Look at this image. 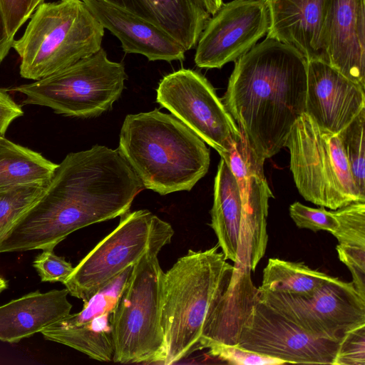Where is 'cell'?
I'll use <instances>...</instances> for the list:
<instances>
[{
    "mask_svg": "<svg viewBox=\"0 0 365 365\" xmlns=\"http://www.w3.org/2000/svg\"><path fill=\"white\" fill-rule=\"evenodd\" d=\"M143 188L118 149L96 145L71 153L0 242V253L53 250L72 232L129 211Z\"/></svg>",
    "mask_w": 365,
    "mask_h": 365,
    "instance_id": "obj_1",
    "label": "cell"
},
{
    "mask_svg": "<svg viewBox=\"0 0 365 365\" xmlns=\"http://www.w3.org/2000/svg\"><path fill=\"white\" fill-rule=\"evenodd\" d=\"M235 62L222 101L265 160L284 147L305 112L307 61L294 47L265 38Z\"/></svg>",
    "mask_w": 365,
    "mask_h": 365,
    "instance_id": "obj_2",
    "label": "cell"
},
{
    "mask_svg": "<svg viewBox=\"0 0 365 365\" xmlns=\"http://www.w3.org/2000/svg\"><path fill=\"white\" fill-rule=\"evenodd\" d=\"M118 150L144 187L161 195L190 190L210 166L205 143L174 115L158 109L126 115Z\"/></svg>",
    "mask_w": 365,
    "mask_h": 365,
    "instance_id": "obj_3",
    "label": "cell"
},
{
    "mask_svg": "<svg viewBox=\"0 0 365 365\" xmlns=\"http://www.w3.org/2000/svg\"><path fill=\"white\" fill-rule=\"evenodd\" d=\"M219 248L217 244L205 250H189L164 273L161 324L165 365L200 349L207 315L227 288L235 269Z\"/></svg>",
    "mask_w": 365,
    "mask_h": 365,
    "instance_id": "obj_4",
    "label": "cell"
},
{
    "mask_svg": "<svg viewBox=\"0 0 365 365\" xmlns=\"http://www.w3.org/2000/svg\"><path fill=\"white\" fill-rule=\"evenodd\" d=\"M103 35L104 28L82 0L43 2L13 43L20 75L37 81L56 73L98 51Z\"/></svg>",
    "mask_w": 365,
    "mask_h": 365,
    "instance_id": "obj_5",
    "label": "cell"
},
{
    "mask_svg": "<svg viewBox=\"0 0 365 365\" xmlns=\"http://www.w3.org/2000/svg\"><path fill=\"white\" fill-rule=\"evenodd\" d=\"M173 235V228L163 233L133 265L112 314L113 361L115 363L163 362L161 311L165 272L158 256Z\"/></svg>",
    "mask_w": 365,
    "mask_h": 365,
    "instance_id": "obj_6",
    "label": "cell"
},
{
    "mask_svg": "<svg viewBox=\"0 0 365 365\" xmlns=\"http://www.w3.org/2000/svg\"><path fill=\"white\" fill-rule=\"evenodd\" d=\"M128 76L123 63L96 53L33 83L7 90L25 96L24 105H36L66 116L91 118L108 110L122 94Z\"/></svg>",
    "mask_w": 365,
    "mask_h": 365,
    "instance_id": "obj_7",
    "label": "cell"
},
{
    "mask_svg": "<svg viewBox=\"0 0 365 365\" xmlns=\"http://www.w3.org/2000/svg\"><path fill=\"white\" fill-rule=\"evenodd\" d=\"M284 147L295 185L306 200L332 210L365 201L354 185L339 135L322 130L306 113L294 125Z\"/></svg>",
    "mask_w": 365,
    "mask_h": 365,
    "instance_id": "obj_8",
    "label": "cell"
},
{
    "mask_svg": "<svg viewBox=\"0 0 365 365\" xmlns=\"http://www.w3.org/2000/svg\"><path fill=\"white\" fill-rule=\"evenodd\" d=\"M171 228L170 223L149 210L128 211L120 215L116 228L80 261L63 284L71 295L86 301L135 264Z\"/></svg>",
    "mask_w": 365,
    "mask_h": 365,
    "instance_id": "obj_9",
    "label": "cell"
},
{
    "mask_svg": "<svg viewBox=\"0 0 365 365\" xmlns=\"http://www.w3.org/2000/svg\"><path fill=\"white\" fill-rule=\"evenodd\" d=\"M259 299L310 335L339 341L343 333L365 324V299L352 282L332 277L312 296L260 290Z\"/></svg>",
    "mask_w": 365,
    "mask_h": 365,
    "instance_id": "obj_10",
    "label": "cell"
},
{
    "mask_svg": "<svg viewBox=\"0 0 365 365\" xmlns=\"http://www.w3.org/2000/svg\"><path fill=\"white\" fill-rule=\"evenodd\" d=\"M156 101L220 155L240 134L237 124L200 73L181 68L165 76Z\"/></svg>",
    "mask_w": 365,
    "mask_h": 365,
    "instance_id": "obj_11",
    "label": "cell"
},
{
    "mask_svg": "<svg viewBox=\"0 0 365 365\" xmlns=\"http://www.w3.org/2000/svg\"><path fill=\"white\" fill-rule=\"evenodd\" d=\"M220 155L237 180L242 201L238 261L235 265L253 272L267 249L269 200L274 197L264 173V160L250 147L241 130L230 148Z\"/></svg>",
    "mask_w": 365,
    "mask_h": 365,
    "instance_id": "obj_12",
    "label": "cell"
},
{
    "mask_svg": "<svg viewBox=\"0 0 365 365\" xmlns=\"http://www.w3.org/2000/svg\"><path fill=\"white\" fill-rule=\"evenodd\" d=\"M270 25L265 0L222 3L209 19L197 43L195 63L202 68H221L236 61L267 35Z\"/></svg>",
    "mask_w": 365,
    "mask_h": 365,
    "instance_id": "obj_13",
    "label": "cell"
},
{
    "mask_svg": "<svg viewBox=\"0 0 365 365\" xmlns=\"http://www.w3.org/2000/svg\"><path fill=\"white\" fill-rule=\"evenodd\" d=\"M365 108L364 89L322 60L307 61L305 112L338 135Z\"/></svg>",
    "mask_w": 365,
    "mask_h": 365,
    "instance_id": "obj_14",
    "label": "cell"
},
{
    "mask_svg": "<svg viewBox=\"0 0 365 365\" xmlns=\"http://www.w3.org/2000/svg\"><path fill=\"white\" fill-rule=\"evenodd\" d=\"M323 61L365 89V0H328Z\"/></svg>",
    "mask_w": 365,
    "mask_h": 365,
    "instance_id": "obj_15",
    "label": "cell"
},
{
    "mask_svg": "<svg viewBox=\"0 0 365 365\" xmlns=\"http://www.w3.org/2000/svg\"><path fill=\"white\" fill-rule=\"evenodd\" d=\"M104 29L116 36L125 53L148 61H183L187 51L158 25L129 11L98 0H82Z\"/></svg>",
    "mask_w": 365,
    "mask_h": 365,
    "instance_id": "obj_16",
    "label": "cell"
},
{
    "mask_svg": "<svg viewBox=\"0 0 365 365\" xmlns=\"http://www.w3.org/2000/svg\"><path fill=\"white\" fill-rule=\"evenodd\" d=\"M270 25L266 38L289 45L307 61H323L322 36L328 0H265Z\"/></svg>",
    "mask_w": 365,
    "mask_h": 365,
    "instance_id": "obj_17",
    "label": "cell"
},
{
    "mask_svg": "<svg viewBox=\"0 0 365 365\" xmlns=\"http://www.w3.org/2000/svg\"><path fill=\"white\" fill-rule=\"evenodd\" d=\"M66 288L33 292L0 306V340L17 343L71 313Z\"/></svg>",
    "mask_w": 365,
    "mask_h": 365,
    "instance_id": "obj_18",
    "label": "cell"
},
{
    "mask_svg": "<svg viewBox=\"0 0 365 365\" xmlns=\"http://www.w3.org/2000/svg\"><path fill=\"white\" fill-rule=\"evenodd\" d=\"M210 214V226L217 238V245L225 257L234 264H237L242 201L237 180L222 158L215 178L214 200Z\"/></svg>",
    "mask_w": 365,
    "mask_h": 365,
    "instance_id": "obj_19",
    "label": "cell"
},
{
    "mask_svg": "<svg viewBox=\"0 0 365 365\" xmlns=\"http://www.w3.org/2000/svg\"><path fill=\"white\" fill-rule=\"evenodd\" d=\"M113 312H106L88 320L63 325L55 322L41 333L47 340L57 342L103 362L113 361L114 344Z\"/></svg>",
    "mask_w": 365,
    "mask_h": 365,
    "instance_id": "obj_20",
    "label": "cell"
},
{
    "mask_svg": "<svg viewBox=\"0 0 365 365\" xmlns=\"http://www.w3.org/2000/svg\"><path fill=\"white\" fill-rule=\"evenodd\" d=\"M158 24L188 51L211 15L194 0H140Z\"/></svg>",
    "mask_w": 365,
    "mask_h": 365,
    "instance_id": "obj_21",
    "label": "cell"
},
{
    "mask_svg": "<svg viewBox=\"0 0 365 365\" xmlns=\"http://www.w3.org/2000/svg\"><path fill=\"white\" fill-rule=\"evenodd\" d=\"M57 166L41 153L0 136V188L48 182Z\"/></svg>",
    "mask_w": 365,
    "mask_h": 365,
    "instance_id": "obj_22",
    "label": "cell"
},
{
    "mask_svg": "<svg viewBox=\"0 0 365 365\" xmlns=\"http://www.w3.org/2000/svg\"><path fill=\"white\" fill-rule=\"evenodd\" d=\"M332 277L303 262L270 258L263 270L259 289L297 297L312 296Z\"/></svg>",
    "mask_w": 365,
    "mask_h": 365,
    "instance_id": "obj_23",
    "label": "cell"
},
{
    "mask_svg": "<svg viewBox=\"0 0 365 365\" xmlns=\"http://www.w3.org/2000/svg\"><path fill=\"white\" fill-rule=\"evenodd\" d=\"M48 182L0 188V242L37 201Z\"/></svg>",
    "mask_w": 365,
    "mask_h": 365,
    "instance_id": "obj_24",
    "label": "cell"
},
{
    "mask_svg": "<svg viewBox=\"0 0 365 365\" xmlns=\"http://www.w3.org/2000/svg\"><path fill=\"white\" fill-rule=\"evenodd\" d=\"M365 108L339 134L354 185L365 198Z\"/></svg>",
    "mask_w": 365,
    "mask_h": 365,
    "instance_id": "obj_25",
    "label": "cell"
},
{
    "mask_svg": "<svg viewBox=\"0 0 365 365\" xmlns=\"http://www.w3.org/2000/svg\"><path fill=\"white\" fill-rule=\"evenodd\" d=\"M338 227L331 233L339 245L365 247V201H356L333 211Z\"/></svg>",
    "mask_w": 365,
    "mask_h": 365,
    "instance_id": "obj_26",
    "label": "cell"
},
{
    "mask_svg": "<svg viewBox=\"0 0 365 365\" xmlns=\"http://www.w3.org/2000/svg\"><path fill=\"white\" fill-rule=\"evenodd\" d=\"M289 215L295 225L313 232L324 230L333 233L338 227V222L333 211L324 207L312 208L299 202L289 206Z\"/></svg>",
    "mask_w": 365,
    "mask_h": 365,
    "instance_id": "obj_27",
    "label": "cell"
},
{
    "mask_svg": "<svg viewBox=\"0 0 365 365\" xmlns=\"http://www.w3.org/2000/svg\"><path fill=\"white\" fill-rule=\"evenodd\" d=\"M333 365H365V324L343 333Z\"/></svg>",
    "mask_w": 365,
    "mask_h": 365,
    "instance_id": "obj_28",
    "label": "cell"
},
{
    "mask_svg": "<svg viewBox=\"0 0 365 365\" xmlns=\"http://www.w3.org/2000/svg\"><path fill=\"white\" fill-rule=\"evenodd\" d=\"M210 356L234 365H279L285 361L244 349L237 345L215 344L209 347Z\"/></svg>",
    "mask_w": 365,
    "mask_h": 365,
    "instance_id": "obj_29",
    "label": "cell"
},
{
    "mask_svg": "<svg viewBox=\"0 0 365 365\" xmlns=\"http://www.w3.org/2000/svg\"><path fill=\"white\" fill-rule=\"evenodd\" d=\"M41 4V0H0V12L9 38L14 39L16 33Z\"/></svg>",
    "mask_w": 365,
    "mask_h": 365,
    "instance_id": "obj_30",
    "label": "cell"
},
{
    "mask_svg": "<svg viewBox=\"0 0 365 365\" xmlns=\"http://www.w3.org/2000/svg\"><path fill=\"white\" fill-rule=\"evenodd\" d=\"M41 282L63 283L73 271L74 267L63 257L57 256L53 250H43L33 262Z\"/></svg>",
    "mask_w": 365,
    "mask_h": 365,
    "instance_id": "obj_31",
    "label": "cell"
},
{
    "mask_svg": "<svg viewBox=\"0 0 365 365\" xmlns=\"http://www.w3.org/2000/svg\"><path fill=\"white\" fill-rule=\"evenodd\" d=\"M336 249L339 259L351 274L354 288L365 299V247L338 245Z\"/></svg>",
    "mask_w": 365,
    "mask_h": 365,
    "instance_id": "obj_32",
    "label": "cell"
},
{
    "mask_svg": "<svg viewBox=\"0 0 365 365\" xmlns=\"http://www.w3.org/2000/svg\"><path fill=\"white\" fill-rule=\"evenodd\" d=\"M23 115L21 106L13 100L7 90L0 88V136H4L10 124Z\"/></svg>",
    "mask_w": 365,
    "mask_h": 365,
    "instance_id": "obj_33",
    "label": "cell"
},
{
    "mask_svg": "<svg viewBox=\"0 0 365 365\" xmlns=\"http://www.w3.org/2000/svg\"><path fill=\"white\" fill-rule=\"evenodd\" d=\"M129 11L146 20L158 25L150 13L144 7L140 0H98ZM159 26V25H158Z\"/></svg>",
    "mask_w": 365,
    "mask_h": 365,
    "instance_id": "obj_34",
    "label": "cell"
},
{
    "mask_svg": "<svg viewBox=\"0 0 365 365\" xmlns=\"http://www.w3.org/2000/svg\"><path fill=\"white\" fill-rule=\"evenodd\" d=\"M14 39L9 37L0 12V63L12 48Z\"/></svg>",
    "mask_w": 365,
    "mask_h": 365,
    "instance_id": "obj_35",
    "label": "cell"
},
{
    "mask_svg": "<svg viewBox=\"0 0 365 365\" xmlns=\"http://www.w3.org/2000/svg\"><path fill=\"white\" fill-rule=\"evenodd\" d=\"M207 12L213 15L222 4V0H205Z\"/></svg>",
    "mask_w": 365,
    "mask_h": 365,
    "instance_id": "obj_36",
    "label": "cell"
},
{
    "mask_svg": "<svg viewBox=\"0 0 365 365\" xmlns=\"http://www.w3.org/2000/svg\"><path fill=\"white\" fill-rule=\"evenodd\" d=\"M8 287V282L0 275V294Z\"/></svg>",
    "mask_w": 365,
    "mask_h": 365,
    "instance_id": "obj_37",
    "label": "cell"
},
{
    "mask_svg": "<svg viewBox=\"0 0 365 365\" xmlns=\"http://www.w3.org/2000/svg\"><path fill=\"white\" fill-rule=\"evenodd\" d=\"M197 4L207 11L205 0H194Z\"/></svg>",
    "mask_w": 365,
    "mask_h": 365,
    "instance_id": "obj_38",
    "label": "cell"
},
{
    "mask_svg": "<svg viewBox=\"0 0 365 365\" xmlns=\"http://www.w3.org/2000/svg\"><path fill=\"white\" fill-rule=\"evenodd\" d=\"M44 1V0H41V3H43Z\"/></svg>",
    "mask_w": 365,
    "mask_h": 365,
    "instance_id": "obj_39",
    "label": "cell"
},
{
    "mask_svg": "<svg viewBox=\"0 0 365 365\" xmlns=\"http://www.w3.org/2000/svg\"><path fill=\"white\" fill-rule=\"evenodd\" d=\"M1 275V274H0Z\"/></svg>",
    "mask_w": 365,
    "mask_h": 365,
    "instance_id": "obj_40",
    "label": "cell"
}]
</instances>
